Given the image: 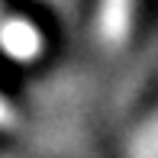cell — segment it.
Returning <instances> with one entry per match:
<instances>
[{"instance_id": "obj_1", "label": "cell", "mask_w": 158, "mask_h": 158, "mask_svg": "<svg viewBox=\"0 0 158 158\" xmlns=\"http://www.w3.org/2000/svg\"><path fill=\"white\" fill-rule=\"evenodd\" d=\"M132 10L135 0H100V16L97 29L106 48H123L132 29Z\"/></svg>"}, {"instance_id": "obj_2", "label": "cell", "mask_w": 158, "mask_h": 158, "mask_svg": "<svg viewBox=\"0 0 158 158\" xmlns=\"http://www.w3.org/2000/svg\"><path fill=\"white\" fill-rule=\"evenodd\" d=\"M0 45H3L6 55H13L19 61H29L42 52V32L29 19H6L0 26Z\"/></svg>"}, {"instance_id": "obj_3", "label": "cell", "mask_w": 158, "mask_h": 158, "mask_svg": "<svg viewBox=\"0 0 158 158\" xmlns=\"http://www.w3.org/2000/svg\"><path fill=\"white\" fill-rule=\"evenodd\" d=\"M129 158H158V110L148 116V123L139 126L129 148Z\"/></svg>"}, {"instance_id": "obj_4", "label": "cell", "mask_w": 158, "mask_h": 158, "mask_svg": "<svg viewBox=\"0 0 158 158\" xmlns=\"http://www.w3.org/2000/svg\"><path fill=\"white\" fill-rule=\"evenodd\" d=\"M16 123H19V116L13 110V103L0 94V129H16Z\"/></svg>"}]
</instances>
